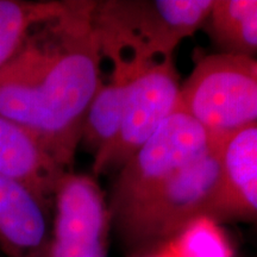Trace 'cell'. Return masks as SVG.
Returning a JSON list of instances; mask_svg holds the SVG:
<instances>
[{"instance_id": "5", "label": "cell", "mask_w": 257, "mask_h": 257, "mask_svg": "<svg viewBox=\"0 0 257 257\" xmlns=\"http://www.w3.org/2000/svg\"><path fill=\"white\" fill-rule=\"evenodd\" d=\"M218 140L179 106L115 173L107 198L111 224L133 211Z\"/></svg>"}, {"instance_id": "13", "label": "cell", "mask_w": 257, "mask_h": 257, "mask_svg": "<svg viewBox=\"0 0 257 257\" xmlns=\"http://www.w3.org/2000/svg\"><path fill=\"white\" fill-rule=\"evenodd\" d=\"M67 2L0 0V70L16 55L29 32L62 14Z\"/></svg>"}, {"instance_id": "1", "label": "cell", "mask_w": 257, "mask_h": 257, "mask_svg": "<svg viewBox=\"0 0 257 257\" xmlns=\"http://www.w3.org/2000/svg\"><path fill=\"white\" fill-rule=\"evenodd\" d=\"M91 0H69L62 14L29 32L0 70V115L35 135L72 172L83 117L102 82Z\"/></svg>"}, {"instance_id": "4", "label": "cell", "mask_w": 257, "mask_h": 257, "mask_svg": "<svg viewBox=\"0 0 257 257\" xmlns=\"http://www.w3.org/2000/svg\"><path fill=\"white\" fill-rule=\"evenodd\" d=\"M181 106L208 134L225 138L257 123V59L204 56L181 83Z\"/></svg>"}, {"instance_id": "9", "label": "cell", "mask_w": 257, "mask_h": 257, "mask_svg": "<svg viewBox=\"0 0 257 257\" xmlns=\"http://www.w3.org/2000/svg\"><path fill=\"white\" fill-rule=\"evenodd\" d=\"M221 172L211 219L218 224H257V123L224 138Z\"/></svg>"}, {"instance_id": "11", "label": "cell", "mask_w": 257, "mask_h": 257, "mask_svg": "<svg viewBox=\"0 0 257 257\" xmlns=\"http://www.w3.org/2000/svg\"><path fill=\"white\" fill-rule=\"evenodd\" d=\"M133 78L111 70L108 79L102 80L89 102L83 117L80 146L99 159L110 149L119 134L123 119L127 86Z\"/></svg>"}, {"instance_id": "2", "label": "cell", "mask_w": 257, "mask_h": 257, "mask_svg": "<svg viewBox=\"0 0 257 257\" xmlns=\"http://www.w3.org/2000/svg\"><path fill=\"white\" fill-rule=\"evenodd\" d=\"M213 0L95 2L93 27L102 59L112 70L133 78L173 57L181 42L204 28Z\"/></svg>"}, {"instance_id": "14", "label": "cell", "mask_w": 257, "mask_h": 257, "mask_svg": "<svg viewBox=\"0 0 257 257\" xmlns=\"http://www.w3.org/2000/svg\"><path fill=\"white\" fill-rule=\"evenodd\" d=\"M219 225L210 218H199L173 238L130 257H233Z\"/></svg>"}, {"instance_id": "8", "label": "cell", "mask_w": 257, "mask_h": 257, "mask_svg": "<svg viewBox=\"0 0 257 257\" xmlns=\"http://www.w3.org/2000/svg\"><path fill=\"white\" fill-rule=\"evenodd\" d=\"M53 227V204L17 180L0 174V253L44 257Z\"/></svg>"}, {"instance_id": "3", "label": "cell", "mask_w": 257, "mask_h": 257, "mask_svg": "<svg viewBox=\"0 0 257 257\" xmlns=\"http://www.w3.org/2000/svg\"><path fill=\"white\" fill-rule=\"evenodd\" d=\"M193 160L149 197L111 224L130 253L166 242L199 218H210L221 188V143Z\"/></svg>"}, {"instance_id": "12", "label": "cell", "mask_w": 257, "mask_h": 257, "mask_svg": "<svg viewBox=\"0 0 257 257\" xmlns=\"http://www.w3.org/2000/svg\"><path fill=\"white\" fill-rule=\"evenodd\" d=\"M204 29L218 53L256 57L257 0H213Z\"/></svg>"}, {"instance_id": "10", "label": "cell", "mask_w": 257, "mask_h": 257, "mask_svg": "<svg viewBox=\"0 0 257 257\" xmlns=\"http://www.w3.org/2000/svg\"><path fill=\"white\" fill-rule=\"evenodd\" d=\"M68 172L35 135L0 115V174L22 182L53 204L57 184Z\"/></svg>"}, {"instance_id": "7", "label": "cell", "mask_w": 257, "mask_h": 257, "mask_svg": "<svg viewBox=\"0 0 257 257\" xmlns=\"http://www.w3.org/2000/svg\"><path fill=\"white\" fill-rule=\"evenodd\" d=\"M107 197L91 175L66 173L53 201V227L44 257H108Z\"/></svg>"}, {"instance_id": "6", "label": "cell", "mask_w": 257, "mask_h": 257, "mask_svg": "<svg viewBox=\"0 0 257 257\" xmlns=\"http://www.w3.org/2000/svg\"><path fill=\"white\" fill-rule=\"evenodd\" d=\"M181 81L174 59L157 61L130 80L119 134L93 161V174L117 173L180 106Z\"/></svg>"}]
</instances>
